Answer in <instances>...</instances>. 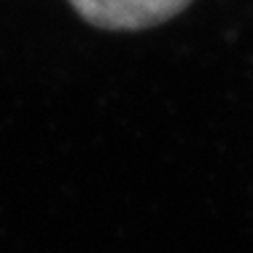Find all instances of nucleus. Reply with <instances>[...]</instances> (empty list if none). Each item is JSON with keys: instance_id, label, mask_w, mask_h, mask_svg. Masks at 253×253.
<instances>
[{"instance_id": "obj_1", "label": "nucleus", "mask_w": 253, "mask_h": 253, "mask_svg": "<svg viewBox=\"0 0 253 253\" xmlns=\"http://www.w3.org/2000/svg\"><path fill=\"white\" fill-rule=\"evenodd\" d=\"M191 0H70V5L94 27L146 30L172 19Z\"/></svg>"}]
</instances>
